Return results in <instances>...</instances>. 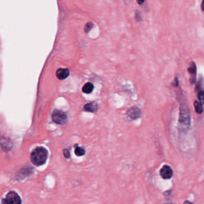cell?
Masks as SVG:
<instances>
[{
    "label": "cell",
    "instance_id": "1",
    "mask_svg": "<svg viewBox=\"0 0 204 204\" xmlns=\"http://www.w3.org/2000/svg\"><path fill=\"white\" fill-rule=\"evenodd\" d=\"M190 125V114L187 106L184 104L180 107V117L178 120V131L181 134H186Z\"/></svg>",
    "mask_w": 204,
    "mask_h": 204
},
{
    "label": "cell",
    "instance_id": "2",
    "mask_svg": "<svg viewBox=\"0 0 204 204\" xmlns=\"http://www.w3.org/2000/svg\"><path fill=\"white\" fill-rule=\"evenodd\" d=\"M48 157V153L46 148L40 147L33 150L31 155L32 163L36 166H41L43 165Z\"/></svg>",
    "mask_w": 204,
    "mask_h": 204
},
{
    "label": "cell",
    "instance_id": "3",
    "mask_svg": "<svg viewBox=\"0 0 204 204\" xmlns=\"http://www.w3.org/2000/svg\"><path fill=\"white\" fill-rule=\"evenodd\" d=\"M52 120L59 125H64L67 121V116L62 111L56 110L53 112Z\"/></svg>",
    "mask_w": 204,
    "mask_h": 204
},
{
    "label": "cell",
    "instance_id": "4",
    "mask_svg": "<svg viewBox=\"0 0 204 204\" xmlns=\"http://www.w3.org/2000/svg\"><path fill=\"white\" fill-rule=\"evenodd\" d=\"M5 200L6 203L9 204H20L21 203V199L19 196L13 191H11L6 195Z\"/></svg>",
    "mask_w": 204,
    "mask_h": 204
},
{
    "label": "cell",
    "instance_id": "5",
    "mask_svg": "<svg viewBox=\"0 0 204 204\" xmlns=\"http://www.w3.org/2000/svg\"><path fill=\"white\" fill-rule=\"evenodd\" d=\"M174 174L172 168L168 165H164L160 171V175L161 177L165 180H168L172 177Z\"/></svg>",
    "mask_w": 204,
    "mask_h": 204
},
{
    "label": "cell",
    "instance_id": "6",
    "mask_svg": "<svg viewBox=\"0 0 204 204\" xmlns=\"http://www.w3.org/2000/svg\"><path fill=\"white\" fill-rule=\"evenodd\" d=\"M127 116L131 120H136L141 117V111L139 108L133 107L128 110Z\"/></svg>",
    "mask_w": 204,
    "mask_h": 204
},
{
    "label": "cell",
    "instance_id": "7",
    "mask_svg": "<svg viewBox=\"0 0 204 204\" xmlns=\"http://www.w3.org/2000/svg\"><path fill=\"white\" fill-rule=\"evenodd\" d=\"M188 73L190 74V82L191 84H194L196 79V66L194 62H191V65L187 69Z\"/></svg>",
    "mask_w": 204,
    "mask_h": 204
},
{
    "label": "cell",
    "instance_id": "8",
    "mask_svg": "<svg viewBox=\"0 0 204 204\" xmlns=\"http://www.w3.org/2000/svg\"><path fill=\"white\" fill-rule=\"evenodd\" d=\"M69 74L70 71L67 68H59L56 71V76L60 80L65 79Z\"/></svg>",
    "mask_w": 204,
    "mask_h": 204
},
{
    "label": "cell",
    "instance_id": "9",
    "mask_svg": "<svg viewBox=\"0 0 204 204\" xmlns=\"http://www.w3.org/2000/svg\"><path fill=\"white\" fill-rule=\"evenodd\" d=\"M98 105L96 102H91L86 104L84 106V110L87 111L95 113L98 110Z\"/></svg>",
    "mask_w": 204,
    "mask_h": 204
},
{
    "label": "cell",
    "instance_id": "10",
    "mask_svg": "<svg viewBox=\"0 0 204 204\" xmlns=\"http://www.w3.org/2000/svg\"><path fill=\"white\" fill-rule=\"evenodd\" d=\"M93 88H94L93 85L90 82H88L84 85V86L82 88V91L84 93L88 94V93H91L93 91Z\"/></svg>",
    "mask_w": 204,
    "mask_h": 204
},
{
    "label": "cell",
    "instance_id": "11",
    "mask_svg": "<svg viewBox=\"0 0 204 204\" xmlns=\"http://www.w3.org/2000/svg\"><path fill=\"white\" fill-rule=\"evenodd\" d=\"M194 107L196 113H197V114H199L202 113V112L203 111V105L200 102H199L197 101H195L194 102Z\"/></svg>",
    "mask_w": 204,
    "mask_h": 204
},
{
    "label": "cell",
    "instance_id": "12",
    "mask_svg": "<svg viewBox=\"0 0 204 204\" xmlns=\"http://www.w3.org/2000/svg\"><path fill=\"white\" fill-rule=\"evenodd\" d=\"M75 154L77 156H82L85 154V150L83 148L77 147L75 148Z\"/></svg>",
    "mask_w": 204,
    "mask_h": 204
},
{
    "label": "cell",
    "instance_id": "13",
    "mask_svg": "<svg viewBox=\"0 0 204 204\" xmlns=\"http://www.w3.org/2000/svg\"><path fill=\"white\" fill-rule=\"evenodd\" d=\"M197 98L199 99V101L204 104V91H200L197 93Z\"/></svg>",
    "mask_w": 204,
    "mask_h": 204
},
{
    "label": "cell",
    "instance_id": "14",
    "mask_svg": "<svg viewBox=\"0 0 204 204\" xmlns=\"http://www.w3.org/2000/svg\"><path fill=\"white\" fill-rule=\"evenodd\" d=\"M93 27V24L92 23H88L86 26H85V31L86 33H88L91 30V28H92Z\"/></svg>",
    "mask_w": 204,
    "mask_h": 204
},
{
    "label": "cell",
    "instance_id": "15",
    "mask_svg": "<svg viewBox=\"0 0 204 204\" xmlns=\"http://www.w3.org/2000/svg\"><path fill=\"white\" fill-rule=\"evenodd\" d=\"M64 156L65 158H69L70 157V151L67 149L64 150Z\"/></svg>",
    "mask_w": 204,
    "mask_h": 204
},
{
    "label": "cell",
    "instance_id": "16",
    "mask_svg": "<svg viewBox=\"0 0 204 204\" xmlns=\"http://www.w3.org/2000/svg\"><path fill=\"white\" fill-rule=\"evenodd\" d=\"M172 85L173 86H178V80L177 78L175 79V80L174 81V83H172Z\"/></svg>",
    "mask_w": 204,
    "mask_h": 204
},
{
    "label": "cell",
    "instance_id": "17",
    "mask_svg": "<svg viewBox=\"0 0 204 204\" xmlns=\"http://www.w3.org/2000/svg\"><path fill=\"white\" fill-rule=\"evenodd\" d=\"M136 1L139 4H142L144 3L145 0H136Z\"/></svg>",
    "mask_w": 204,
    "mask_h": 204
},
{
    "label": "cell",
    "instance_id": "18",
    "mask_svg": "<svg viewBox=\"0 0 204 204\" xmlns=\"http://www.w3.org/2000/svg\"><path fill=\"white\" fill-rule=\"evenodd\" d=\"M201 8H202V10L204 12V0H203L202 2V4H201Z\"/></svg>",
    "mask_w": 204,
    "mask_h": 204
}]
</instances>
